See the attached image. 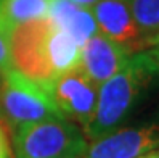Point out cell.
Here are the masks:
<instances>
[{
  "mask_svg": "<svg viewBox=\"0 0 159 158\" xmlns=\"http://www.w3.org/2000/svg\"><path fill=\"white\" fill-rule=\"evenodd\" d=\"M90 10L103 36L132 53L143 50V39L137 27L130 0H98Z\"/></svg>",
  "mask_w": 159,
  "mask_h": 158,
  "instance_id": "7",
  "label": "cell"
},
{
  "mask_svg": "<svg viewBox=\"0 0 159 158\" xmlns=\"http://www.w3.org/2000/svg\"><path fill=\"white\" fill-rule=\"evenodd\" d=\"M48 0H0V20L8 27L34 20H45Z\"/></svg>",
  "mask_w": 159,
  "mask_h": 158,
  "instance_id": "11",
  "label": "cell"
},
{
  "mask_svg": "<svg viewBox=\"0 0 159 158\" xmlns=\"http://www.w3.org/2000/svg\"><path fill=\"white\" fill-rule=\"evenodd\" d=\"M159 84V65L148 50L130 55L125 66L98 89L97 110L89 126L84 129L92 141L120 127L138 103Z\"/></svg>",
  "mask_w": 159,
  "mask_h": 158,
  "instance_id": "1",
  "label": "cell"
},
{
  "mask_svg": "<svg viewBox=\"0 0 159 158\" xmlns=\"http://www.w3.org/2000/svg\"><path fill=\"white\" fill-rule=\"evenodd\" d=\"M159 148V124L142 123L119 127L95 139L84 158H138Z\"/></svg>",
  "mask_w": 159,
  "mask_h": 158,
  "instance_id": "6",
  "label": "cell"
},
{
  "mask_svg": "<svg viewBox=\"0 0 159 158\" xmlns=\"http://www.w3.org/2000/svg\"><path fill=\"white\" fill-rule=\"evenodd\" d=\"M130 55L132 52L125 47L98 32L82 45L80 68L95 84L101 86L125 66Z\"/></svg>",
  "mask_w": 159,
  "mask_h": 158,
  "instance_id": "8",
  "label": "cell"
},
{
  "mask_svg": "<svg viewBox=\"0 0 159 158\" xmlns=\"http://www.w3.org/2000/svg\"><path fill=\"white\" fill-rule=\"evenodd\" d=\"M2 107L11 124L21 126L45 119H66L48 92L24 74L10 68L2 73Z\"/></svg>",
  "mask_w": 159,
  "mask_h": 158,
  "instance_id": "4",
  "label": "cell"
},
{
  "mask_svg": "<svg viewBox=\"0 0 159 158\" xmlns=\"http://www.w3.org/2000/svg\"><path fill=\"white\" fill-rule=\"evenodd\" d=\"M146 123H156V124H159V105L149 113V116H148V121Z\"/></svg>",
  "mask_w": 159,
  "mask_h": 158,
  "instance_id": "17",
  "label": "cell"
},
{
  "mask_svg": "<svg viewBox=\"0 0 159 158\" xmlns=\"http://www.w3.org/2000/svg\"><path fill=\"white\" fill-rule=\"evenodd\" d=\"M47 49H48V60L52 65V69L57 78L60 74H64L80 66L82 45H79V42L66 31H63L53 24L50 27Z\"/></svg>",
  "mask_w": 159,
  "mask_h": 158,
  "instance_id": "10",
  "label": "cell"
},
{
  "mask_svg": "<svg viewBox=\"0 0 159 158\" xmlns=\"http://www.w3.org/2000/svg\"><path fill=\"white\" fill-rule=\"evenodd\" d=\"M98 89L82 68L71 69L53 81L50 95L64 118L74 119L85 129L97 110Z\"/></svg>",
  "mask_w": 159,
  "mask_h": 158,
  "instance_id": "5",
  "label": "cell"
},
{
  "mask_svg": "<svg viewBox=\"0 0 159 158\" xmlns=\"http://www.w3.org/2000/svg\"><path fill=\"white\" fill-rule=\"evenodd\" d=\"M132 13L143 44L159 31V0H130Z\"/></svg>",
  "mask_w": 159,
  "mask_h": 158,
  "instance_id": "12",
  "label": "cell"
},
{
  "mask_svg": "<svg viewBox=\"0 0 159 158\" xmlns=\"http://www.w3.org/2000/svg\"><path fill=\"white\" fill-rule=\"evenodd\" d=\"M47 20L72 36L79 45H84L90 37L100 32L90 8H82L71 0H48Z\"/></svg>",
  "mask_w": 159,
  "mask_h": 158,
  "instance_id": "9",
  "label": "cell"
},
{
  "mask_svg": "<svg viewBox=\"0 0 159 158\" xmlns=\"http://www.w3.org/2000/svg\"><path fill=\"white\" fill-rule=\"evenodd\" d=\"M143 49L149 52V55L154 58V61L159 65V31L153 34L151 37H148L143 44Z\"/></svg>",
  "mask_w": 159,
  "mask_h": 158,
  "instance_id": "14",
  "label": "cell"
},
{
  "mask_svg": "<svg viewBox=\"0 0 159 158\" xmlns=\"http://www.w3.org/2000/svg\"><path fill=\"white\" fill-rule=\"evenodd\" d=\"M0 158H11V153H10V147H8V141L0 127Z\"/></svg>",
  "mask_w": 159,
  "mask_h": 158,
  "instance_id": "15",
  "label": "cell"
},
{
  "mask_svg": "<svg viewBox=\"0 0 159 158\" xmlns=\"http://www.w3.org/2000/svg\"><path fill=\"white\" fill-rule=\"evenodd\" d=\"M87 139L68 119H45L16 126V158H84Z\"/></svg>",
  "mask_w": 159,
  "mask_h": 158,
  "instance_id": "2",
  "label": "cell"
},
{
  "mask_svg": "<svg viewBox=\"0 0 159 158\" xmlns=\"http://www.w3.org/2000/svg\"><path fill=\"white\" fill-rule=\"evenodd\" d=\"M10 32L11 27H8L0 20V73H5L11 66V57H10Z\"/></svg>",
  "mask_w": 159,
  "mask_h": 158,
  "instance_id": "13",
  "label": "cell"
},
{
  "mask_svg": "<svg viewBox=\"0 0 159 158\" xmlns=\"http://www.w3.org/2000/svg\"><path fill=\"white\" fill-rule=\"evenodd\" d=\"M138 158H159V148L157 150H151V152H148L142 156H138Z\"/></svg>",
  "mask_w": 159,
  "mask_h": 158,
  "instance_id": "18",
  "label": "cell"
},
{
  "mask_svg": "<svg viewBox=\"0 0 159 158\" xmlns=\"http://www.w3.org/2000/svg\"><path fill=\"white\" fill-rule=\"evenodd\" d=\"M50 27V21L45 18L18 24L10 32L11 66L37 86L43 87L48 94L57 79L47 49Z\"/></svg>",
  "mask_w": 159,
  "mask_h": 158,
  "instance_id": "3",
  "label": "cell"
},
{
  "mask_svg": "<svg viewBox=\"0 0 159 158\" xmlns=\"http://www.w3.org/2000/svg\"><path fill=\"white\" fill-rule=\"evenodd\" d=\"M71 2L79 5V7H82V8H92L93 5L98 2V0H71Z\"/></svg>",
  "mask_w": 159,
  "mask_h": 158,
  "instance_id": "16",
  "label": "cell"
}]
</instances>
